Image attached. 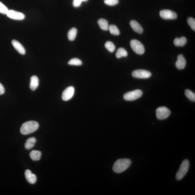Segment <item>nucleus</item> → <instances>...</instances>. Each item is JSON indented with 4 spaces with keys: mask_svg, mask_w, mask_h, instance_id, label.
<instances>
[{
    "mask_svg": "<svg viewBox=\"0 0 195 195\" xmlns=\"http://www.w3.org/2000/svg\"><path fill=\"white\" fill-rule=\"evenodd\" d=\"M132 75L133 77L138 79H147L151 76V73L146 70L137 69L133 72Z\"/></svg>",
    "mask_w": 195,
    "mask_h": 195,
    "instance_id": "7",
    "label": "nucleus"
},
{
    "mask_svg": "<svg viewBox=\"0 0 195 195\" xmlns=\"http://www.w3.org/2000/svg\"><path fill=\"white\" fill-rule=\"evenodd\" d=\"M185 94L186 97L191 101H195V94L192 91L188 89H186Z\"/></svg>",
    "mask_w": 195,
    "mask_h": 195,
    "instance_id": "24",
    "label": "nucleus"
},
{
    "mask_svg": "<svg viewBox=\"0 0 195 195\" xmlns=\"http://www.w3.org/2000/svg\"><path fill=\"white\" fill-rule=\"evenodd\" d=\"M39 85V79L36 76H32L31 77L30 88L33 91L35 90Z\"/></svg>",
    "mask_w": 195,
    "mask_h": 195,
    "instance_id": "15",
    "label": "nucleus"
},
{
    "mask_svg": "<svg viewBox=\"0 0 195 195\" xmlns=\"http://www.w3.org/2000/svg\"><path fill=\"white\" fill-rule=\"evenodd\" d=\"M6 15L8 18L17 20H21L25 18V16L23 13L14 10H9Z\"/></svg>",
    "mask_w": 195,
    "mask_h": 195,
    "instance_id": "9",
    "label": "nucleus"
},
{
    "mask_svg": "<svg viewBox=\"0 0 195 195\" xmlns=\"http://www.w3.org/2000/svg\"><path fill=\"white\" fill-rule=\"evenodd\" d=\"M188 23L192 29L195 30V20L194 18L192 17L189 18L187 19Z\"/></svg>",
    "mask_w": 195,
    "mask_h": 195,
    "instance_id": "26",
    "label": "nucleus"
},
{
    "mask_svg": "<svg viewBox=\"0 0 195 195\" xmlns=\"http://www.w3.org/2000/svg\"><path fill=\"white\" fill-rule=\"evenodd\" d=\"M131 48L136 53L139 55H142L145 52L144 46L142 43L137 40H131L130 42Z\"/></svg>",
    "mask_w": 195,
    "mask_h": 195,
    "instance_id": "5",
    "label": "nucleus"
},
{
    "mask_svg": "<svg viewBox=\"0 0 195 195\" xmlns=\"http://www.w3.org/2000/svg\"><path fill=\"white\" fill-rule=\"evenodd\" d=\"M108 29L111 34L115 36H118L120 34L119 30L116 25H111L109 26Z\"/></svg>",
    "mask_w": 195,
    "mask_h": 195,
    "instance_id": "22",
    "label": "nucleus"
},
{
    "mask_svg": "<svg viewBox=\"0 0 195 195\" xmlns=\"http://www.w3.org/2000/svg\"><path fill=\"white\" fill-rule=\"evenodd\" d=\"M128 56V53L124 48H119L117 50L116 53L117 58H120L122 57H126Z\"/></svg>",
    "mask_w": 195,
    "mask_h": 195,
    "instance_id": "21",
    "label": "nucleus"
},
{
    "mask_svg": "<svg viewBox=\"0 0 195 195\" xmlns=\"http://www.w3.org/2000/svg\"><path fill=\"white\" fill-rule=\"evenodd\" d=\"M131 161L129 159H119L115 162L113 170L116 173H122L130 167Z\"/></svg>",
    "mask_w": 195,
    "mask_h": 195,
    "instance_id": "1",
    "label": "nucleus"
},
{
    "mask_svg": "<svg viewBox=\"0 0 195 195\" xmlns=\"http://www.w3.org/2000/svg\"><path fill=\"white\" fill-rule=\"evenodd\" d=\"M12 44L14 48L20 54L24 55L25 54V49L23 46L18 41L14 40L12 41Z\"/></svg>",
    "mask_w": 195,
    "mask_h": 195,
    "instance_id": "12",
    "label": "nucleus"
},
{
    "mask_svg": "<svg viewBox=\"0 0 195 195\" xmlns=\"http://www.w3.org/2000/svg\"><path fill=\"white\" fill-rule=\"evenodd\" d=\"M131 27L135 32L138 33L139 34L142 33L143 32V29L138 22L134 20H132L130 22Z\"/></svg>",
    "mask_w": 195,
    "mask_h": 195,
    "instance_id": "14",
    "label": "nucleus"
},
{
    "mask_svg": "<svg viewBox=\"0 0 195 195\" xmlns=\"http://www.w3.org/2000/svg\"><path fill=\"white\" fill-rule=\"evenodd\" d=\"M5 88L2 84L0 83V95H2L5 93Z\"/></svg>",
    "mask_w": 195,
    "mask_h": 195,
    "instance_id": "30",
    "label": "nucleus"
},
{
    "mask_svg": "<svg viewBox=\"0 0 195 195\" xmlns=\"http://www.w3.org/2000/svg\"><path fill=\"white\" fill-rule=\"evenodd\" d=\"M175 65L178 69H182L185 68L186 65V61L183 55L180 54L178 55Z\"/></svg>",
    "mask_w": 195,
    "mask_h": 195,
    "instance_id": "11",
    "label": "nucleus"
},
{
    "mask_svg": "<svg viewBox=\"0 0 195 195\" xmlns=\"http://www.w3.org/2000/svg\"><path fill=\"white\" fill-rule=\"evenodd\" d=\"M9 10L7 7L0 2V13L3 14H6Z\"/></svg>",
    "mask_w": 195,
    "mask_h": 195,
    "instance_id": "27",
    "label": "nucleus"
},
{
    "mask_svg": "<svg viewBox=\"0 0 195 195\" xmlns=\"http://www.w3.org/2000/svg\"><path fill=\"white\" fill-rule=\"evenodd\" d=\"M77 34V29L75 28H71L68 33L67 36L69 40L73 41L75 40Z\"/></svg>",
    "mask_w": 195,
    "mask_h": 195,
    "instance_id": "20",
    "label": "nucleus"
},
{
    "mask_svg": "<svg viewBox=\"0 0 195 195\" xmlns=\"http://www.w3.org/2000/svg\"><path fill=\"white\" fill-rule=\"evenodd\" d=\"M187 42V39L185 37L176 38L174 40V44L176 46L178 47L183 46Z\"/></svg>",
    "mask_w": 195,
    "mask_h": 195,
    "instance_id": "16",
    "label": "nucleus"
},
{
    "mask_svg": "<svg viewBox=\"0 0 195 195\" xmlns=\"http://www.w3.org/2000/svg\"><path fill=\"white\" fill-rule=\"evenodd\" d=\"M142 95V92L139 89L131 91L124 94V98L128 101H132L138 99Z\"/></svg>",
    "mask_w": 195,
    "mask_h": 195,
    "instance_id": "4",
    "label": "nucleus"
},
{
    "mask_svg": "<svg viewBox=\"0 0 195 195\" xmlns=\"http://www.w3.org/2000/svg\"><path fill=\"white\" fill-rule=\"evenodd\" d=\"M104 3L109 6H114L118 3L119 0H104Z\"/></svg>",
    "mask_w": 195,
    "mask_h": 195,
    "instance_id": "28",
    "label": "nucleus"
},
{
    "mask_svg": "<svg viewBox=\"0 0 195 195\" xmlns=\"http://www.w3.org/2000/svg\"><path fill=\"white\" fill-rule=\"evenodd\" d=\"M25 178L27 181L31 184H34L37 181V177L35 174H33L31 171L29 170H26L25 173Z\"/></svg>",
    "mask_w": 195,
    "mask_h": 195,
    "instance_id": "13",
    "label": "nucleus"
},
{
    "mask_svg": "<svg viewBox=\"0 0 195 195\" xmlns=\"http://www.w3.org/2000/svg\"><path fill=\"white\" fill-rule=\"evenodd\" d=\"M87 1L88 0H73V5L74 7H77L80 6L82 2Z\"/></svg>",
    "mask_w": 195,
    "mask_h": 195,
    "instance_id": "29",
    "label": "nucleus"
},
{
    "mask_svg": "<svg viewBox=\"0 0 195 195\" xmlns=\"http://www.w3.org/2000/svg\"><path fill=\"white\" fill-rule=\"evenodd\" d=\"M82 61L79 59L74 58L71 59L68 62V64L70 65H81L82 64Z\"/></svg>",
    "mask_w": 195,
    "mask_h": 195,
    "instance_id": "25",
    "label": "nucleus"
},
{
    "mask_svg": "<svg viewBox=\"0 0 195 195\" xmlns=\"http://www.w3.org/2000/svg\"><path fill=\"white\" fill-rule=\"evenodd\" d=\"M98 23L101 29L104 30H107L108 29L109 25L107 20L104 18H100L98 20Z\"/></svg>",
    "mask_w": 195,
    "mask_h": 195,
    "instance_id": "18",
    "label": "nucleus"
},
{
    "mask_svg": "<svg viewBox=\"0 0 195 195\" xmlns=\"http://www.w3.org/2000/svg\"><path fill=\"white\" fill-rule=\"evenodd\" d=\"M171 114V111L166 107H161L156 110V116L159 120H163L167 118Z\"/></svg>",
    "mask_w": 195,
    "mask_h": 195,
    "instance_id": "6",
    "label": "nucleus"
},
{
    "mask_svg": "<svg viewBox=\"0 0 195 195\" xmlns=\"http://www.w3.org/2000/svg\"><path fill=\"white\" fill-rule=\"evenodd\" d=\"M74 93V88L72 86L67 88L63 92L62 99L64 101H68L72 98Z\"/></svg>",
    "mask_w": 195,
    "mask_h": 195,
    "instance_id": "10",
    "label": "nucleus"
},
{
    "mask_svg": "<svg viewBox=\"0 0 195 195\" xmlns=\"http://www.w3.org/2000/svg\"><path fill=\"white\" fill-rule=\"evenodd\" d=\"M104 46L106 49L111 53L114 52L115 50V46L113 43L109 41L106 42Z\"/></svg>",
    "mask_w": 195,
    "mask_h": 195,
    "instance_id": "23",
    "label": "nucleus"
},
{
    "mask_svg": "<svg viewBox=\"0 0 195 195\" xmlns=\"http://www.w3.org/2000/svg\"><path fill=\"white\" fill-rule=\"evenodd\" d=\"M36 141V139L34 137H30L28 139L25 144V149L28 150L32 149L35 144Z\"/></svg>",
    "mask_w": 195,
    "mask_h": 195,
    "instance_id": "17",
    "label": "nucleus"
},
{
    "mask_svg": "<svg viewBox=\"0 0 195 195\" xmlns=\"http://www.w3.org/2000/svg\"><path fill=\"white\" fill-rule=\"evenodd\" d=\"M41 153L40 151L37 150H33L30 153V157L32 160L34 161H37L40 160Z\"/></svg>",
    "mask_w": 195,
    "mask_h": 195,
    "instance_id": "19",
    "label": "nucleus"
},
{
    "mask_svg": "<svg viewBox=\"0 0 195 195\" xmlns=\"http://www.w3.org/2000/svg\"><path fill=\"white\" fill-rule=\"evenodd\" d=\"M161 17L166 20H173L177 18V14L173 11L169 10H162L160 12Z\"/></svg>",
    "mask_w": 195,
    "mask_h": 195,
    "instance_id": "8",
    "label": "nucleus"
},
{
    "mask_svg": "<svg viewBox=\"0 0 195 195\" xmlns=\"http://www.w3.org/2000/svg\"><path fill=\"white\" fill-rule=\"evenodd\" d=\"M38 127V123L36 121H28L22 125L20 128V132L23 135L29 134L37 130Z\"/></svg>",
    "mask_w": 195,
    "mask_h": 195,
    "instance_id": "2",
    "label": "nucleus"
},
{
    "mask_svg": "<svg viewBox=\"0 0 195 195\" xmlns=\"http://www.w3.org/2000/svg\"><path fill=\"white\" fill-rule=\"evenodd\" d=\"M189 167V162L188 159L184 160L181 165L179 170L176 174V178L178 180L182 179L188 172Z\"/></svg>",
    "mask_w": 195,
    "mask_h": 195,
    "instance_id": "3",
    "label": "nucleus"
}]
</instances>
